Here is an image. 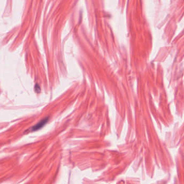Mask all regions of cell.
<instances>
[{"label":"cell","mask_w":184,"mask_h":184,"mask_svg":"<svg viewBox=\"0 0 184 184\" xmlns=\"http://www.w3.org/2000/svg\"><path fill=\"white\" fill-rule=\"evenodd\" d=\"M48 120H49V117L45 118V119H43V120L40 121L37 124L35 125L32 126V128H30L27 131H29V132H33V131L38 130L42 128L43 126L45 125V124L47 123Z\"/></svg>","instance_id":"6da1fadb"},{"label":"cell","mask_w":184,"mask_h":184,"mask_svg":"<svg viewBox=\"0 0 184 184\" xmlns=\"http://www.w3.org/2000/svg\"><path fill=\"white\" fill-rule=\"evenodd\" d=\"M35 89L37 92H40V86H38V84H36L35 86Z\"/></svg>","instance_id":"7a4b0ae2"}]
</instances>
